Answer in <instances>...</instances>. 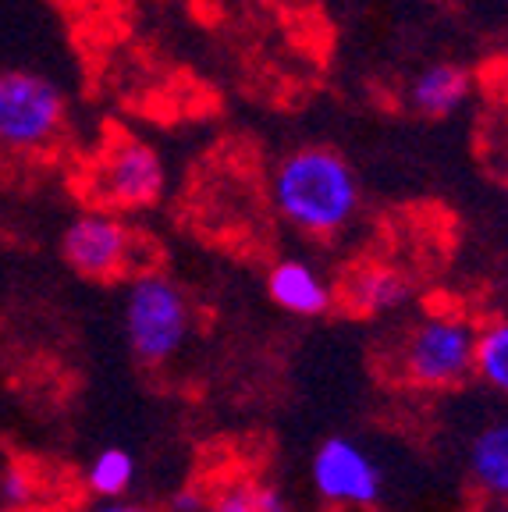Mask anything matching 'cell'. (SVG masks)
Instances as JSON below:
<instances>
[{
  "label": "cell",
  "mask_w": 508,
  "mask_h": 512,
  "mask_svg": "<svg viewBox=\"0 0 508 512\" xmlns=\"http://www.w3.org/2000/svg\"><path fill=\"white\" fill-rule=\"evenodd\" d=\"M139 235L121 214L89 207L61 232V256L75 274L89 281H114L132 274Z\"/></svg>",
  "instance_id": "obj_6"
},
{
  "label": "cell",
  "mask_w": 508,
  "mask_h": 512,
  "mask_svg": "<svg viewBox=\"0 0 508 512\" xmlns=\"http://www.w3.org/2000/svg\"><path fill=\"white\" fill-rule=\"evenodd\" d=\"M466 473L469 484L487 502L508 505V416L487 420L466 448Z\"/></svg>",
  "instance_id": "obj_10"
},
{
  "label": "cell",
  "mask_w": 508,
  "mask_h": 512,
  "mask_svg": "<svg viewBox=\"0 0 508 512\" xmlns=\"http://www.w3.org/2000/svg\"><path fill=\"white\" fill-rule=\"evenodd\" d=\"M313 491L331 509H374L384 498V470L370 448L356 438L334 434L317 445L310 459Z\"/></svg>",
  "instance_id": "obj_7"
},
{
  "label": "cell",
  "mask_w": 508,
  "mask_h": 512,
  "mask_svg": "<svg viewBox=\"0 0 508 512\" xmlns=\"http://www.w3.org/2000/svg\"><path fill=\"white\" fill-rule=\"evenodd\" d=\"M469 89L473 79L462 64L452 61H437L427 64L413 82H409V107H413L420 118H448L469 100Z\"/></svg>",
  "instance_id": "obj_11"
},
{
  "label": "cell",
  "mask_w": 508,
  "mask_h": 512,
  "mask_svg": "<svg viewBox=\"0 0 508 512\" xmlns=\"http://www.w3.org/2000/svg\"><path fill=\"white\" fill-rule=\"evenodd\" d=\"M477 331V320L455 306L427 310L409 324V331L398 342V377L413 388H430V392L466 384L473 377V360H477Z\"/></svg>",
  "instance_id": "obj_2"
},
{
  "label": "cell",
  "mask_w": 508,
  "mask_h": 512,
  "mask_svg": "<svg viewBox=\"0 0 508 512\" xmlns=\"http://www.w3.org/2000/svg\"><path fill=\"white\" fill-rule=\"evenodd\" d=\"M473 374L508 399V317H494L480 324L477 331V360H473Z\"/></svg>",
  "instance_id": "obj_13"
},
{
  "label": "cell",
  "mask_w": 508,
  "mask_h": 512,
  "mask_svg": "<svg viewBox=\"0 0 508 512\" xmlns=\"http://www.w3.org/2000/svg\"><path fill=\"white\" fill-rule=\"evenodd\" d=\"M135 480V459L128 448L107 445L93 456V463L86 466V491L96 502L107 498H125Z\"/></svg>",
  "instance_id": "obj_14"
},
{
  "label": "cell",
  "mask_w": 508,
  "mask_h": 512,
  "mask_svg": "<svg viewBox=\"0 0 508 512\" xmlns=\"http://www.w3.org/2000/svg\"><path fill=\"white\" fill-rule=\"evenodd\" d=\"M36 491H40V484H36L32 470H25L22 463H11L8 470L0 473V498H4V505H8V509L32 512Z\"/></svg>",
  "instance_id": "obj_15"
},
{
  "label": "cell",
  "mask_w": 508,
  "mask_h": 512,
  "mask_svg": "<svg viewBox=\"0 0 508 512\" xmlns=\"http://www.w3.org/2000/svg\"><path fill=\"white\" fill-rule=\"evenodd\" d=\"M338 299L345 303V310L359 313V317H381L398 306H405L409 299V278L391 264H359L356 271L345 274L342 292Z\"/></svg>",
  "instance_id": "obj_9"
},
{
  "label": "cell",
  "mask_w": 508,
  "mask_h": 512,
  "mask_svg": "<svg viewBox=\"0 0 508 512\" xmlns=\"http://www.w3.org/2000/svg\"><path fill=\"white\" fill-rule=\"evenodd\" d=\"M86 512H153V509L143 502H128V498H107V502L89 505Z\"/></svg>",
  "instance_id": "obj_17"
},
{
  "label": "cell",
  "mask_w": 508,
  "mask_h": 512,
  "mask_svg": "<svg viewBox=\"0 0 508 512\" xmlns=\"http://www.w3.org/2000/svg\"><path fill=\"white\" fill-rule=\"evenodd\" d=\"M0 512H22V509H8V505H4V509H0Z\"/></svg>",
  "instance_id": "obj_19"
},
{
  "label": "cell",
  "mask_w": 508,
  "mask_h": 512,
  "mask_svg": "<svg viewBox=\"0 0 508 512\" xmlns=\"http://www.w3.org/2000/svg\"><path fill=\"white\" fill-rule=\"evenodd\" d=\"M267 292L292 317H324L334 306V285L306 260H278L267 274Z\"/></svg>",
  "instance_id": "obj_8"
},
{
  "label": "cell",
  "mask_w": 508,
  "mask_h": 512,
  "mask_svg": "<svg viewBox=\"0 0 508 512\" xmlns=\"http://www.w3.org/2000/svg\"><path fill=\"white\" fill-rule=\"evenodd\" d=\"M164 182H167L164 160L139 136L111 139L86 175L93 203L104 210H114V214L153 207L164 196Z\"/></svg>",
  "instance_id": "obj_5"
},
{
  "label": "cell",
  "mask_w": 508,
  "mask_h": 512,
  "mask_svg": "<svg viewBox=\"0 0 508 512\" xmlns=\"http://www.w3.org/2000/svg\"><path fill=\"white\" fill-rule=\"evenodd\" d=\"M207 509V495L199 488H182L171 502V512H203Z\"/></svg>",
  "instance_id": "obj_16"
},
{
  "label": "cell",
  "mask_w": 508,
  "mask_h": 512,
  "mask_svg": "<svg viewBox=\"0 0 508 512\" xmlns=\"http://www.w3.org/2000/svg\"><path fill=\"white\" fill-rule=\"evenodd\" d=\"M0 235H4V221H0Z\"/></svg>",
  "instance_id": "obj_20"
},
{
  "label": "cell",
  "mask_w": 508,
  "mask_h": 512,
  "mask_svg": "<svg viewBox=\"0 0 508 512\" xmlns=\"http://www.w3.org/2000/svg\"><path fill=\"white\" fill-rule=\"evenodd\" d=\"M203 512H295L285 491L263 477H231L214 495H207Z\"/></svg>",
  "instance_id": "obj_12"
},
{
  "label": "cell",
  "mask_w": 508,
  "mask_h": 512,
  "mask_svg": "<svg viewBox=\"0 0 508 512\" xmlns=\"http://www.w3.org/2000/svg\"><path fill=\"white\" fill-rule=\"evenodd\" d=\"M121 328L139 363H171L192 335V303L185 288L164 271H135L121 299Z\"/></svg>",
  "instance_id": "obj_3"
},
{
  "label": "cell",
  "mask_w": 508,
  "mask_h": 512,
  "mask_svg": "<svg viewBox=\"0 0 508 512\" xmlns=\"http://www.w3.org/2000/svg\"><path fill=\"white\" fill-rule=\"evenodd\" d=\"M501 175H505V185H508V153H505V168H501Z\"/></svg>",
  "instance_id": "obj_18"
},
{
  "label": "cell",
  "mask_w": 508,
  "mask_h": 512,
  "mask_svg": "<svg viewBox=\"0 0 508 512\" xmlns=\"http://www.w3.org/2000/svg\"><path fill=\"white\" fill-rule=\"evenodd\" d=\"M359 200L356 171L331 146H299L270 175V203L278 217L310 239L342 235L356 221Z\"/></svg>",
  "instance_id": "obj_1"
},
{
  "label": "cell",
  "mask_w": 508,
  "mask_h": 512,
  "mask_svg": "<svg viewBox=\"0 0 508 512\" xmlns=\"http://www.w3.org/2000/svg\"><path fill=\"white\" fill-rule=\"evenodd\" d=\"M68 125V96L40 72H0V153L36 157L61 139Z\"/></svg>",
  "instance_id": "obj_4"
},
{
  "label": "cell",
  "mask_w": 508,
  "mask_h": 512,
  "mask_svg": "<svg viewBox=\"0 0 508 512\" xmlns=\"http://www.w3.org/2000/svg\"><path fill=\"white\" fill-rule=\"evenodd\" d=\"M505 4H508V0H505Z\"/></svg>",
  "instance_id": "obj_21"
}]
</instances>
